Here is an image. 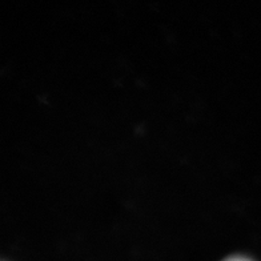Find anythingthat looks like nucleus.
<instances>
[{
    "label": "nucleus",
    "mask_w": 261,
    "mask_h": 261,
    "mask_svg": "<svg viewBox=\"0 0 261 261\" xmlns=\"http://www.w3.org/2000/svg\"><path fill=\"white\" fill-rule=\"evenodd\" d=\"M224 261H251V260H249V258H245V257H240V256H234V257H229Z\"/></svg>",
    "instance_id": "obj_1"
}]
</instances>
